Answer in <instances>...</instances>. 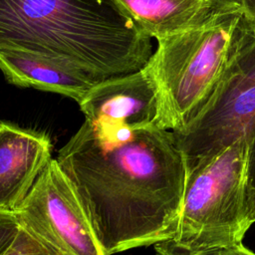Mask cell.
I'll return each instance as SVG.
<instances>
[{
    "label": "cell",
    "mask_w": 255,
    "mask_h": 255,
    "mask_svg": "<svg viewBox=\"0 0 255 255\" xmlns=\"http://www.w3.org/2000/svg\"><path fill=\"white\" fill-rule=\"evenodd\" d=\"M56 160L107 255L172 237L186 179L172 130L85 120Z\"/></svg>",
    "instance_id": "1"
},
{
    "label": "cell",
    "mask_w": 255,
    "mask_h": 255,
    "mask_svg": "<svg viewBox=\"0 0 255 255\" xmlns=\"http://www.w3.org/2000/svg\"><path fill=\"white\" fill-rule=\"evenodd\" d=\"M151 47L117 0H0V52L59 60L107 79L144 67Z\"/></svg>",
    "instance_id": "2"
},
{
    "label": "cell",
    "mask_w": 255,
    "mask_h": 255,
    "mask_svg": "<svg viewBox=\"0 0 255 255\" xmlns=\"http://www.w3.org/2000/svg\"><path fill=\"white\" fill-rule=\"evenodd\" d=\"M255 39L241 8L157 41L146 67L159 89L163 128L184 130L204 110L240 53Z\"/></svg>",
    "instance_id": "3"
},
{
    "label": "cell",
    "mask_w": 255,
    "mask_h": 255,
    "mask_svg": "<svg viewBox=\"0 0 255 255\" xmlns=\"http://www.w3.org/2000/svg\"><path fill=\"white\" fill-rule=\"evenodd\" d=\"M244 135L186 175L173 235L154 245L157 255H203L242 244L251 226Z\"/></svg>",
    "instance_id": "4"
},
{
    "label": "cell",
    "mask_w": 255,
    "mask_h": 255,
    "mask_svg": "<svg viewBox=\"0 0 255 255\" xmlns=\"http://www.w3.org/2000/svg\"><path fill=\"white\" fill-rule=\"evenodd\" d=\"M255 121V39L233 62L200 115L175 133L186 175L241 136Z\"/></svg>",
    "instance_id": "5"
},
{
    "label": "cell",
    "mask_w": 255,
    "mask_h": 255,
    "mask_svg": "<svg viewBox=\"0 0 255 255\" xmlns=\"http://www.w3.org/2000/svg\"><path fill=\"white\" fill-rule=\"evenodd\" d=\"M13 212L20 225L61 255H107L56 158Z\"/></svg>",
    "instance_id": "6"
},
{
    "label": "cell",
    "mask_w": 255,
    "mask_h": 255,
    "mask_svg": "<svg viewBox=\"0 0 255 255\" xmlns=\"http://www.w3.org/2000/svg\"><path fill=\"white\" fill-rule=\"evenodd\" d=\"M78 104L85 120L96 125L163 128L159 89L146 65L97 83Z\"/></svg>",
    "instance_id": "7"
},
{
    "label": "cell",
    "mask_w": 255,
    "mask_h": 255,
    "mask_svg": "<svg viewBox=\"0 0 255 255\" xmlns=\"http://www.w3.org/2000/svg\"><path fill=\"white\" fill-rule=\"evenodd\" d=\"M50 138L0 123V209L15 211L53 158Z\"/></svg>",
    "instance_id": "8"
},
{
    "label": "cell",
    "mask_w": 255,
    "mask_h": 255,
    "mask_svg": "<svg viewBox=\"0 0 255 255\" xmlns=\"http://www.w3.org/2000/svg\"><path fill=\"white\" fill-rule=\"evenodd\" d=\"M0 71L14 86L60 94L78 103L105 80L66 62L21 51H1Z\"/></svg>",
    "instance_id": "9"
},
{
    "label": "cell",
    "mask_w": 255,
    "mask_h": 255,
    "mask_svg": "<svg viewBox=\"0 0 255 255\" xmlns=\"http://www.w3.org/2000/svg\"><path fill=\"white\" fill-rule=\"evenodd\" d=\"M135 24L158 40L198 27L221 11L213 0H117Z\"/></svg>",
    "instance_id": "10"
},
{
    "label": "cell",
    "mask_w": 255,
    "mask_h": 255,
    "mask_svg": "<svg viewBox=\"0 0 255 255\" xmlns=\"http://www.w3.org/2000/svg\"><path fill=\"white\" fill-rule=\"evenodd\" d=\"M20 225V224H19ZM2 255H61L30 230L20 225L17 234Z\"/></svg>",
    "instance_id": "11"
},
{
    "label": "cell",
    "mask_w": 255,
    "mask_h": 255,
    "mask_svg": "<svg viewBox=\"0 0 255 255\" xmlns=\"http://www.w3.org/2000/svg\"><path fill=\"white\" fill-rule=\"evenodd\" d=\"M246 191L247 214L251 225L255 223V121L247 134Z\"/></svg>",
    "instance_id": "12"
},
{
    "label": "cell",
    "mask_w": 255,
    "mask_h": 255,
    "mask_svg": "<svg viewBox=\"0 0 255 255\" xmlns=\"http://www.w3.org/2000/svg\"><path fill=\"white\" fill-rule=\"evenodd\" d=\"M18 219L13 211L0 209V255H2L15 238L19 229Z\"/></svg>",
    "instance_id": "13"
},
{
    "label": "cell",
    "mask_w": 255,
    "mask_h": 255,
    "mask_svg": "<svg viewBox=\"0 0 255 255\" xmlns=\"http://www.w3.org/2000/svg\"><path fill=\"white\" fill-rule=\"evenodd\" d=\"M216 255H255V253L244 247L243 244H241L233 248L221 250Z\"/></svg>",
    "instance_id": "14"
},
{
    "label": "cell",
    "mask_w": 255,
    "mask_h": 255,
    "mask_svg": "<svg viewBox=\"0 0 255 255\" xmlns=\"http://www.w3.org/2000/svg\"><path fill=\"white\" fill-rule=\"evenodd\" d=\"M241 8L247 18L255 24V0H241Z\"/></svg>",
    "instance_id": "15"
},
{
    "label": "cell",
    "mask_w": 255,
    "mask_h": 255,
    "mask_svg": "<svg viewBox=\"0 0 255 255\" xmlns=\"http://www.w3.org/2000/svg\"><path fill=\"white\" fill-rule=\"evenodd\" d=\"M220 10L241 8V0H213ZM242 9V8H241Z\"/></svg>",
    "instance_id": "16"
},
{
    "label": "cell",
    "mask_w": 255,
    "mask_h": 255,
    "mask_svg": "<svg viewBox=\"0 0 255 255\" xmlns=\"http://www.w3.org/2000/svg\"><path fill=\"white\" fill-rule=\"evenodd\" d=\"M218 252H211V253H207V254H203V255H216Z\"/></svg>",
    "instance_id": "17"
},
{
    "label": "cell",
    "mask_w": 255,
    "mask_h": 255,
    "mask_svg": "<svg viewBox=\"0 0 255 255\" xmlns=\"http://www.w3.org/2000/svg\"><path fill=\"white\" fill-rule=\"evenodd\" d=\"M0 123H1V122H0Z\"/></svg>",
    "instance_id": "18"
}]
</instances>
